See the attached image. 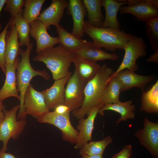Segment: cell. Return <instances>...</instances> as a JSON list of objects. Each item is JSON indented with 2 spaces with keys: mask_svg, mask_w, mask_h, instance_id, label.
I'll use <instances>...</instances> for the list:
<instances>
[{
  "mask_svg": "<svg viewBox=\"0 0 158 158\" xmlns=\"http://www.w3.org/2000/svg\"><path fill=\"white\" fill-rule=\"evenodd\" d=\"M10 30H8L5 39V63L13 64L16 58L20 55V43L16 26L9 25Z\"/></svg>",
  "mask_w": 158,
  "mask_h": 158,
  "instance_id": "44dd1931",
  "label": "cell"
},
{
  "mask_svg": "<svg viewBox=\"0 0 158 158\" xmlns=\"http://www.w3.org/2000/svg\"><path fill=\"white\" fill-rule=\"evenodd\" d=\"M10 18L8 23L4 29L0 33V68L2 72L5 74V37L8 30L9 25L11 21Z\"/></svg>",
  "mask_w": 158,
  "mask_h": 158,
  "instance_id": "d6a6232c",
  "label": "cell"
},
{
  "mask_svg": "<svg viewBox=\"0 0 158 158\" xmlns=\"http://www.w3.org/2000/svg\"><path fill=\"white\" fill-rule=\"evenodd\" d=\"M54 111L56 114L61 115L70 114L71 110L70 108L64 104L57 106L54 109Z\"/></svg>",
  "mask_w": 158,
  "mask_h": 158,
  "instance_id": "e575fe53",
  "label": "cell"
},
{
  "mask_svg": "<svg viewBox=\"0 0 158 158\" xmlns=\"http://www.w3.org/2000/svg\"><path fill=\"white\" fill-rule=\"evenodd\" d=\"M135 136L140 143L155 158H158V123L150 121L146 117L144 127L135 131Z\"/></svg>",
  "mask_w": 158,
  "mask_h": 158,
  "instance_id": "9c48e42d",
  "label": "cell"
},
{
  "mask_svg": "<svg viewBox=\"0 0 158 158\" xmlns=\"http://www.w3.org/2000/svg\"><path fill=\"white\" fill-rule=\"evenodd\" d=\"M72 62L75 67V71L79 78L86 83L95 77L101 66L96 62L88 60L75 53L74 54Z\"/></svg>",
  "mask_w": 158,
  "mask_h": 158,
  "instance_id": "d6986e66",
  "label": "cell"
},
{
  "mask_svg": "<svg viewBox=\"0 0 158 158\" xmlns=\"http://www.w3.org/2000/svg\"><path fill=\"white\" fill-rule=\"evenodd\" d=\"M19 108V105H17L9 110H4L5 117L0 124V141L3 142L1 150L2 151L7 150V145L10 138L15 140L18 138L26 125L25 120L17 119V113Z\"/></svg>",
  "mask_w": 158,
  "mask_h": 158,
  "instance_id": "5b68a950",
  "label": "cell"
},
{
  "mask_svg": "<svg viewBox=\"0 0 158 158\" xmlns=\"http://www.w3.org/2000/svg\"><path fill=\"white\" fill-rule=\"evenodd\" d=\"M135 107L133 104L132 100H130L125 102H120L104 105L100 109L98 112L100 115H104V112L106 110H112L117 112L121 115V117L116 122L118 124L121 121H126L128 119H133L135 118L134 112Z\"/></svg>",
  "mask_w": 158,
  "mask_h": 158,
  "instance_id": "603a6c76",
  "label": "cell"
},
{
  "mask_svg": "<svg viewBox=\"0 0 158 158\" xmlns=\"http://www.w3.org/2000/svg\"><path fill=\"white\" fill-rule=\"evenodd\" d=\"M68 12L71 15L73 20V27L71 33L81 38L85 33L84 18L87 11L83 0H69Z\"/></svg>",
  "mask_w": 158,
  "mask_h": 158,
  "instance_id": "2e32d148",
  "label": "cell"
},
{
  "mask_svg": "<svg viewBox=\"0 0 158 158\" xmlns=\"http://www.w3.org/2000/svg\"><path fill=\"white\" fill-rule=\"evenodd\" d=\"M113 141L111 137L108 135L102 140L88 142L80 148V154L81 156L103 155L106 147Z\"/></svg>",
  "mask_w": 158,
  "mask_h": 158,
  "instance_id": "83f0119b",
  "label": "cell"
},
{
  "mask_svg": "<svg viewBox=\"0 0 158 158\" xmlns=\"http://www.w3.org/2000/svg\"><path fill=\"white\" fill-rule=\"evenodd\" d=\"M140 110L149 113L158 112V81L147 92H142Z\"/></svg>",
  "mask_w": 158,
  "mask_h": 158,
  "instance_id": "484cf974",
  "label": "cell"
},
{
  "mask_svg": "<svg viewBox=\"0 0 158 158\" xmlns=\"http://www.w3.org/2000/svg\"><path fill=\"white\" fill-rule=\"evenodd\" d=\"M71 76V75H69L55 80L50 87L41 92L49 111L54 110L59 105L64 104L65 85Z\"/></svg>",
  "mask_w": 158,
  "mask_h": 158,
  "instance_id": "9a60e30c",
  "label": "cell"
},
{
  "mask_svg": "<svg viewBox=\"0 0 158 158\" xmlns=\"http://www.w3.org/2000/svg\"><path fill=\"white\" fill-rule=\"evenodd\" d=\"M25 0H6L4 11L10 13L11 20L23 11Z\"/></svg>",
  "mask_w": 158,
  "mask_h": 158,
  "instance_id": "1f68e13d",
  "label": "cell"
},
{
  "mask_svg": "<svg viewBox=\"0 0 158 158\" xmlns=\"http://www.w3.org/2000/svg\"><path fill=\"white\" fill-rule=\"evenodd\" d=\"M114 72L112 68L104 64L101 66L95 77L86 83L83 104L78 110L72 112L73 116L77 119L88 115L91 109L100 102L110 79Z\"/></svg>",
  "mask_w": 158,
  "mask_h": 158,
  "instance_id": "6da1fadb",
  "label": "cell"
},
{
  "mask_svg": "<svg viewBox=\"0 0 158 158\" xmlns=\"http://www.w3.org/2000/svg\"><path fill=\"white\" fill-rule=\"evenodd\" d=\"M146 60L148 62H154L158 63V49L155 51Z\"/></svg>",
  "mask_w": 158,
  "mask_h": 158,
  "instance_id": "d590c367",
  "label": "cell"
},
{
  "mask_svg": "<svg viewBox=\"0 0 158 158\" xmlns=\"http://www.w3.org/2000/svg\"><path fill=\"white\" fill-rule=\"evenodd\" d=\"M155 77L154 75H138L134 72L125 69L117 73L110 78L114 77L118 80L121 86V92L133 87H138L143 92L146 85L151 82Z\"/></svg>",
  "mask_w": 158,
  "mask_h": 158,
  "instance_id": "5bb4252c",
  "label": "cell"
},
{
  "mask_svg": "<svg viewBox=\"0 0 158 158\" xmlns=\"http://www.w3.org/2000/svg\"><path fill=\"white\" fill-rule=\"evenodd\" d=\"M30 35L36 40L37 54L59 43V37H53L48 33L47 26L38 19L30 24Z\"/></svg>",
  "mask_w": 158,
  "mask_h": 158,
  "instance_id": "7c38bea8",
  "label": "cell"
},
{
  "mask_svg": "<svg viewBox=\"0 0 158 158\" xmlns=\"http://www.w3.org/2000/svg\"><path fill=\"white\" fill-rule=\"evenodd\" d=\"M40 123L53 125L61 131L63 140L72 144L77 142L79 132L72 125L70 120V114L61 115L54 111H49L37 120Z\"/></svg>",
  "mask_w": 158,
  "mask_h": 158,
  "instance_id": "52a82bcc",
  "label": "cell"
},
{
  "mask_svg": "<svg viewBox=\"0 0 158 158\" xmlns=\"http://www.w3.org/2000/svg\"><path fill=\"white\" fill-rule=\"evenodd\" d=\"M5 107L2 101H0V124L2 122L5 117L4 110Z\"/></svg>",
  "mask_w": 158,
  "mask_h": 158,
  "instance_id": "8d00e7d4",
  "label": "cell"
},
{
  "mask_svg": "<svg viewBox=\"0 0 158 158\" xmlns=\"http://www.w3.org/2000/svg\"><path fill=\"white\" fill-rule=\"evenodd\" d=\"M128 6H122L119 11L122 14H130L138 20L145 22L158 17V9L150 4V0H128Z\"/></svg>",
  "mask_w": 158,
  "mask_h": 158,
  "instance_id": "30bf717a",
  "label": "cell"
},
{
  "mask_svg": "<svg viewBox=\"0 0 158 158\" xmlns=\"http://www.w3.org/2000/svg\"><path fill=\"white\" fill-rule=\"evenodd\" d=\"M56 30L59 35L60 45L74 53L89 42L75 36L60 25L56 26Z\"/></svg>",
  "mask_w": 158,
  "mask_h": 158,
  "instance_id": "cb8c5ba5",
  "label": "cell"
},
{
  "mask_svg": "<svg viewBox=\"0 0 158 158\" xmlns=\"http://www.w3.org/2000/svg\"><path fill=\"white\" fill-rule=\"evenodd\" d=\"M85 32L93 40L94 44L109 51L123 49L126 42L134 35L120 29L97 28L85 21Z\"/></svg>",
  "mask_w": 158,
  "mask_h": 158,
  "instance_id": "277c9868",
  "label": "cell"
},
{
  "mask_svg": "<svg viewBox=\"0 0 158 158\" xmlns=\"http://www.w3.org/2000/svg\"><path fill=\"white\" fill-rule=\"evenodd\" d=\"M74 54L59 45L38 53L32 60L44 63L51 71L53 78L55 80L71 74L69 69Z\"/></svg>",
  "mask_w": 158,
  "mask_h": 158,
  "instance_id": "3957f363",
  "label": "cell"
},
{
  "mask_svg": "<svg viewBox=\"0 0 158 158\" xmlns=\"http://www.w3.org/2000/svg\"><path fill=\"white\" fill-rule=\"evenodd\" d=\"M132 153V146L128 145L125 146L121 151L116 153L112 158H130Z\"/></svg>",
  "mask_w": 158,
  "mask_h": 158,
  "instance_id": "836d02e7",
  "label": "cell"
},
{
  "mask_svg": "<svg viewBox=\"0 0 158 158\" xmlns=\"http://www.w3.org/2000/svg\"><path fill=\"white\" fill-rule=\"evenodd\" d=\"M80 158H104L103 155H84Z\"/></svg>",
  "mask_w": 158,
  "mask_h": 158,
  "instance_id": "ab89813d",
  "label": "cell"
},
{
  "mask_svg": "<svg viewBox=\"0 0 158 158\" xmlns=\"http://www.w3.org/2000/svg\"><path fill=\"white\" fill-rule=\"evenodd\" d=\"M24 106L25 115H30L37 120L49 111L42 94L30 83L25 92Z\"/></svg>",
  "mask_w": 158,
  "mask_h": 158,
  "instance_id": "8fae6325",
  "label": "cell"
},
{
  "mask_svg": "<svg viewBox=\"0 0 158 158\" xmlns=\"http://www.w3.org/2000/svg\"><path fill=\"white\" fill-rule=\"evenodd\" d=\"M146 48L147 46L144 39L141 37L134 36L124 46L123 49L124 50L125 53L123 61L112 76L125 69L132 72L136 71L138 67L136 61L139 57L146 56Z\"/></svg>",
  "mask_w": 158,
  "mask_h": 158,
  "instance_id": "8992f818",
  "label": "cell"
},
{
  "mask_svg": "<svg viewBox=\"0 0 158 158\" xmlns=\"http://www.w3.org/2000/svg\"><path fill=\"white\" fill-rule=\"evenodd\" d=\"M22 12L14 18L11 20L10 25H14L16 26L20 46H28L30 43L29 35L30 30V24L22 17Z\"/></svg>",
  "mask_w": 158,
  "mask_h": 158,
  "instance_id": "4316f807",
  "label": "cell"
},
{
  "mask_svg": "<svg viewBox=\"0 0 158 158\" xmlns=\"http://www.w3.org/2000/svg\"><path fill=\"white\" fill-rule=\"evenodd\" d=\"M104 105L102 103L100 102L91 109L87 118L85 119L83 117L79 120L78 124L76 126L77 130H79V135L74 147L75 149H80L88 141L91 140L95 120L99 110Z\"/></svg>",
  "mask_w": 158,
  "mask_h": 158,
  "instance_id": "4fadbf2b",
  "label": "cell"
},
{
  "mask_svg": "<svg viewBox=\"0 0 158 158\" xmlns=\"http://www.w3.org/2000/svg\"><path fill=\"white\" fill-rule=\"evenodd\" d=\"M20 60L18 57L13 64L5 63L6 78L4 85L0 90V101L10 97L17 98L19 101L20 95L17 86L16 74L17 64Z\"/></svg>",
  "mask_w": 158,
  "mask_h": 158,
  "instance_id": "ac0fdd59",
  "label": "cell"
},
{
  "mask_svg": "<svg viewBox=\"0 0 158 158\" xmlns=\"http://www.w3.org/2000/svg\"><path fill=\"white\" fill-rule=\"evenodd\" d=\"M146 32L152 49H158V17L150 19L145 22Z\"/></svg>",
  "mask_w": 158,
  "mask_h": 158,
  "instance_id": "4dcf8cb0",
  "label": "cell"
},
{
  "mask_svg": "<svg viewBox=\"0 0 158 158\" xmlns=\"http://www.w3.org/2000/svg\"><path fill=\"white\" fill-rule=\"evenodd\" d=\"M6 0H0V31L2 29V25L0 21L1 13L3 8L5 4Z\"/></svg>",
  "mask_w": 158,
  "mask_h": 158,
  "instance_id": "f35d334b",
  "label": "cell"
},
{
  "mask_svg": "<svg viewBox=\"0 0 158 158\" xmlns=\"http://www.w3.org/2000/svg\"><path fill=\"white\" fill-rule=\"evenodd\" d=\"M45 0H25L23 18L30 24L37 19Z\"/></svg>",
  "mask_w": 158,
  "mask_h": 158,
  "instance_id": "f546056e",
  "label": "cell"
},
{
  "mask_svg": "<svg viewBox=\"0 0 158 158\" xmlns=\"http://www.w3.org/2000/svg\"><path fill=\"white\" fill-rule=\"evenodd\" d=\"M14 155L10 153L0 150V158H15Z\"/></svg>",
  "mask_w": 158,
  "mask_h": 158,
  "instance_id": "74e56055",
  "label": "cell"
},
{
  "mask_svg": "<svg viewBox=\"0 0 158 158\" xmlns=\"http://www.w3.org/2000/svg\"><path fill=\"white\" fill-rule=\"evenodd\" d=\"M86 83L80 79L75 71L68 80L65 89L64 104L69 107L72 112L77 110L83 105Z\"/></svg>",
  "mask_w": 158,
  "mask_h": 158,
  "instance_id": "ba28073f",
  "label": "cell"
},
{
  "mask_svg": "<svg viewBox=\"0 0 158 158\" xmlns=\"http://www.w3.org/2000/svg\"><path fill=\"white\" fill-rule=\"evenodd\" d=\"M87 11L89 23L97 28H101L104 16L101 7V0H83Z\"/></svg>",
  "mask_w": 158,
  "mask_h": 158,
  "instance_id": "d4e9b609",
  "label": "cell"
},
{
  "mask_svg": "<svg viewBox=\"0 0 158 158\" xmlns=\"http://www.w3.org/2000/svg\"><path fill=\"white\" fill-rule=\"evenodd\" d=\"M33 47V43L32 42L27 46L26 50L20 49L21 59L17 64L16 73L17 86L20 97V108L17 117L18 120H25L26 118L24 106L25 94L32 78L37 75L46 80H48L50 78L49 75L46 70L36 71L31 65L30 57Z\"/></svg>",
  "mask_w": 158,
  "mask_h": 158,
  "instance_id": "7a4b0ae2",
  "label": "cell"
},
{
  "mask_svg": "<svg viewBox=\"0 0 158 158\" xmlns=\"http://www.w3.org/2000/svg\"><path fill=\"white\" fill-rule=\"evenodd\" d=\"M104 7L105 18L101 28L120 29L121 26L117 19V14L120 7L128 4L126 0H102Z\"/></svg>",
  "mask_w": 158,
  "mask_h": 158,
  "instance_id": "ffe728a7",
  "label": "cell"
},
{
  "mask_svg": "<svg viewBox=\"0 0 158 158\" xmlns=\"http://www.w3.org/2000/svg\"><path fill=\"white\" fill-rule=\"evenodd\" d=\"M121 92L119 82L114 77H112L109 80L100 102L104 105L118 102L120 101L119 96Z\"/></svg>",
  "mask_w": 158,
  "mask_h": 158,
  "instance_id": "f1b7e54d",
  "label": "cell"
},
{
  "mask_svg": "<svg viewBox=\"0 0 158 158\" xmlns=\"http://www.w3.org/2000/svg\"><path fill=\"white\" fill-rule=\"evenodd\" d=\"M90 61L96 62L105 60H117L119 56L116 54L109 53L95 46L92 41H89L84 47L75 53Z\"/></svg>",
  "mask_w": 158,
  "mask_h": 158,
  "instance_id": "7402d4cb",
  "label": "cell"
},
{
  "mask_svg": "<svg viewBox=\"0 0 158 158\" xmlns=\"http://www.w3.org/2000/svg\"><path fill=\"white\" fill-rule=\"evenodd\" d=\"M68 3L66 0H52L50 5L40 14L37 19L45 24L47 29L51 25H59Z\"/></svg>",
  "mask_w": 158,
  "mask_h": 158,
  "instance_id": "e0dca14e",
  "label": "cell"
}]
</instances>
